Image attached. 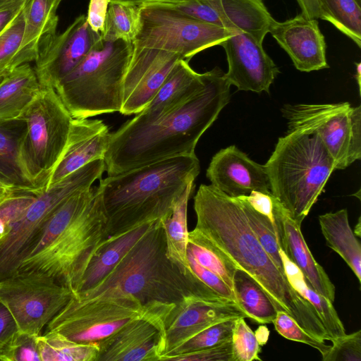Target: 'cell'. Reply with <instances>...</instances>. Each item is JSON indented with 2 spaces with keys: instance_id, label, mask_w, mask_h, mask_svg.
I'll return each mask as SVG.
<instances>
[{
  "instance_id": "30bf717a",
  "label": "cell",
  "mask_w": 361,
  "mask_h": 361,
  "mask_svg": "<svg viewBox=\"0 0 361 361\" xmlns=\"http://www.w3.org/2000/svg\"><path fill=\"white\" fill-rule=\"evenodd\" d=\"M288 132L317 135L335 162L344 169L361 158V106L348 102L286 104L281 109Z\"/></svg>"
},
{
  "instance_id": "4fadbf2b",
  "label": "cell",
  "mask_w": 361,
  "mask_h": 361,
  "mask_svg": "<svg viewBox=\"0 0 361 361\" xmlns=\"http://www.w3.org/2000/svg\"><path fill=\"white\" fill-rule=\"evenodd\" d=\"M80 189L79 179L69 175L36 195L0 240V280L16 274L19 264L40 238L55 210Z\"/></svg>"
},
{
  "instance_id": "ac0fdd59",
  "label": "cell",
  "mask_w": 361,
  "mask_h": 361,
  "mask_svg": "<svg viewBox=\"0 0 361 361\" xmlns=\"http://www.w3.org/2000/svg\"><path fill=\"white\" fill-rule=\"evenodd\" d=\"M219 45L226 51L228 69L225 75L231 85L238 90L269 93L279 69L262 44L236 30Z\"/></svg>"
},
{
  "instance_id": "e0dca14e",
  "label": "cell",
  "mask_w": 361,
  "mask_h": 361,
  "mask_svg": "<svg viewBox=\"0 0 361 361\" xmlns=\"http://www.w3.org/2000/svg\"><path fill=\"white\" fill-rule=\"evenodd\" d=\"M97 344V361H161L164 322L153 315L134 319Z\"/></svg>"
},
{
  "instance_id": "f35d334b",
  "label": "cell",
  "mask_w": 361,
  "mask_h": 361,
  "mask_svg": "<svg viewBox=\"0 0 361 361\" xmlns=\"http://www.w3.org/2000/svg\"><path fill=\"white\" fill-rule=\"evenodd\" d=\"M27 1L0 33V72L8 71L16 67V58L22 42Z\"/></svg>"
},
{
  "instance_id": "db71d44e",
  "label": "cell",
  "mask_w": 361,
  "mask_h": 361,
  "mask_svg": "<svg viewBox=\"0 0 361 361\" xmlns=\"http://www.w3.org/2000/svg\"><path fill=\"white\" fill-rule=\"evenodd\" d=\"M12 191L13 190L0 186V204Z\"/></svg>"
},
{
  "instance_id": "94428289",
  "label": "cell",
  "mask_w": 361,
  "mask_h": 361,
  "mask_svg": "<svg viewBox=\"0 0 361 361\" xmlns=\"http://www.w3.org/2000/svg\"><path fill=\"white\" fill-rule=\"evenodd\" d=\"M358 4L361 5V0H355Z\"/></svg>"
},
{
  "instance_id": "7402d4cb",
  "label": "cell",
  "mask_w": 361,
  "mask_h": 361,
  "mask_svg": "<svg viewBox=\"0 0 361 361\" xmlns=\"http://www.w3.org/2000/svg\"><path fill=\"white\" fill-rule=\"evenodd\" d=\"M274 222L281 249L300 270L312 288L334 302L336 293L334 283L324 268L313 257L300 226L291 219L276 198Z\"/></svg>"
},
{
  "instance_id": "7dc6e473",
  "label": "cell",
  "mask_w": 361,
  "mask_h": 361,
  "mask_svg": "<svg viewBox=\"0 0 361 361\" xmlns=\"http://www.w3.org/2000/svg\"><path fill=\"white\" fill-rule=\"evenodd\" d=\"M14 361H41L35 337L20 332L15 345Z\"/></svg>"
},
{
  "instance_id": "f546056e",
  "label": "cell",
  "mask_w": 361,
  "mask_h": 361,
  "mask_svg": "<svg viewBox=\"0 0 361 361\" xmlns=\"http://www.w3.org/2000/svg\"><path fill=\"white\" fill-rule=\"evenodd\" d=\"M195 187V182L189 183L176 202L171 214L160 220L165 235L167 255L186 274L193 273L187 257L189 233L187 211Z\"/></svg>"
},
{
  "instance_id": "9f6ffc18",
  "label": "cell",
  "mask_w": 361,
  "mask_h": 361,
  "mask_svg": "<svg viewBox=\"0 0 361 361\" xmlns=\"http://www.w3.org/2000/svg\"><path fill=\"white\" fill-rule=\"evenodd\" d=\"M6 232H7V227L4 224V222L0 219V240L6 233Z\"/></svg>"
},
{
  "instance_id": "d590c367",
  "label": "cell",
  "mask_w": 361,
  "mask_h": 361,
  "mask_svg": "<svg viewBox=\"0 0 361 361\" xmlns=\"http://www.w3.org/2000/svg\"><path fill=\"white\" fill-rule=\"evenodd\" d=\"M140 6L110 2L102 38L133 43L140 27Z\"/></svg>"
},
{
  "instance_id": "d6986e66",
  "label": "cell",
  "mask_w": 361,
  "mask_h": 361,
  "mask_svg": "<svg viewBox=\"0 0 361 361\" xmlns=\"http://www.w3.org/2000/svg\"><path fill=\"white\" fill-rule=\"evenodd\" d=\"M206 176L211 185L231 197L247 196L252 191L271 192L265 166L250 159L235 145L214 154Z\"/></svg>"
},
{
  "instance_id": "bcb514c9",
  "label": "cell",
  "mask_w": 361,
  "mask_h": 361,
  "mask_svg": "<svg viewBox=\"0 0 361 361\" xmlns=\"http://www.w3.org/2000/svg\"><path fill=\"white\" fill-rule=\"evenodd\" d=\"M109 0H90L87 22L91 30L98 35L102 36Z\"/></svg>"
},
{
  "instance_id": "6f0895ef",
  "label": "cell",
  "mask_w": 361,
  "mask_h": 361,
  "mask_svg": "<svg viewBox=\"0 0 361 361\" xmlns=\"http://www.w3.org/2000/svg\"><path fill=\"white\" fill-rule=\"evenodd\" d=\"M18 1L22 0H0V7Z\"/></svg>"
},
{
  "instance_id": "681fc988",
  "label": "cell",
  "mask_w": 361,
  "mask_h": 361,
  "mask_svg": "<svg viewBox=\"0 0 361 361\" xmlns=\"http://www.w3.org/2000/svg\"><path fill=\"white\" fill-rule=\"evenodd\" d=\"M26 1H18L0 7V33L22 9Z\"/></svg>"
},
{
  "instance_id": "6125c7cd",
  "label": "cell",
  "mask_w": 361,
  "mask_h": 361,
  "mask_svg": "<svg viewBox=\"0 0 361 361\" xmlns=\"http://www.w3.org/2000/svg\"><path fill=\"white\" fill-rule=\"evenodd\" d=\"M0 186L6 188L1 181H0Z\"/></svg>"
},
{
  "instance_id": "7c38bea8",
  "label": "cell",
  "mask_w": 361,
  "mask_h": 361,
  "mask_svg": "<svg viewBox=\"0 0 361 361\" xmlns=\"http://www.w3.org/2000/svg\"><path fill=\"white\" fill-rule=\"evenodd\" d=\"M73 298L43 332L56 331L78 343H97L134 319L153 315L164 320L133 297L87 302Z\"/></svg>"
},
{
  "instance_id": "8fae6325",
  "label": "cell",
  "mask_w": 361,
  "mask_h": 361,
  "mask_svg": "<svg viewBox=\"0 0 361 361\" xmlns=\"http://www.w3.org/2000/svg\"><path fill=\"white\" fill-rule=\"evenodd\" d=\"M73 297L68 288L39 272H17L0 280V303L19 331L34 337L43 333Z\"/></svg>"
},
{
  "instance_id": "816d5d0a",
  "label": "cell",
  "mask_w": 361,
  "mask_h": 361,
  "mask_svg": "<svg viewBox=\"0 0 361 361\" xmlns=\"http://www.w3.org/2000/svg\"><path fill=\"white\" fill-rule=\"evenodd\" d=\"M188 0H109L110 2L130 4L135 6H142L149 4H180Z\"/></svg>"
},
{
  "instance_id": "44dd1931",
  "label": "cell",
  "mask_w": 361,
  "mask_h": 361,
  "mask_svg": "<svg viewBox=\"0 0 361 361\" xmlns=\"http://www.w3.org/2000/svg\"><path fill=\"white\" fill-rule=\"evenodd\" d=\"M110 135L108 126L102 120L73 118L65 149L47 188L88 163L104 159Z\"/></svg>"
},
{
  "instance_id": "f6af8a7d",
  "label": "cell",
  "mask_w": 361,
  "mask_h": 361,
  "mask_svg": "<svg viewBox=\"0 0 361 361\" xmlns=\"http://www.w3.org/2000/svg\"><path fill=\"white\" fill-rule=\"evenodd\" d=\"M187 257L192 272L204 284L221 297L237 303L233 290L219 276L197 264L188 252Z\"/></svg>"
},
{
  "instance_id": "4316f807",
  "label": "cell",
  "mask_w": 361,
  "mask_h": 361,
  "mask_svg": "<svg viewBox=\"0 0 361 361\" xmlns=\"http://www.w3.org/2000/svg\"><path fill=\"white\" fill-rule=\"evenodd\" d=\"M42 87L29 63L8 71L0 83V118L21 117Z\"/></svg>"
},
{
  "instance_id": "f5cc1de1",
  "label": "cell",
  "mask_w": 361,
  "mask_h": 361,
  "mask_svg": "<svg viewBox=\"0 0 361 361\" xmlns=\"http://www.w3.org/2000/svg\"><path fill=\"white\" fill-rule=\"evenodd\" d=\"M269 331L264 326H260L255 332V335L260 345H264L269 338Z\"/></svg>"
},
{
  "instance_id": "c3c4849f",
  "label": "cell",
  "mask_w": 361,
  "mask_h": 361,
  "mask_svg": "<svg viewBox=\"0 0 361 361\" xmlns=\"http://www.w3.org/2000/svg\"><path fill=\"white\" fill-rule=\"evenodd\" d=\"M245 197L255 209L267 216L274 222V204L276 197L271 192L266 193L259 191H252L249 195L245 196Z\"/></svg>"
},
{
  "instance_id": "6da1fadb",
  "label": "cell",
  "mask_w": 361,
  "mask_h": 361,
  "mask_svg": "<svg viewBox=\"0 0 361 361\" xmlns=\"http://www.w3.org/2000/svg\"><path fill=\"white\" fill-rule=\"evenodd\" d=\"M190 97L150 121L134 117L111 133L105 171L114 176L133 168L180 155L195 154L197 143L229 102L231 84L215 67Z\"/></svg>"
},
{
  "instance_id": "b9f144b4",
  "label": "cell",
  "mask_w": 361,
  "mask_h": 361,
  "mask_svg": "<svg viewBox=\"0 0 361 361\" xmlns=\"http://www.w3.org/2000/svg\"><path fill=\"white\" fill-rule=\"evenodd\" d=\"M323 361H361V331L332 339Z\"/></svg>"
},
{
  "instance_id": "d4e9b609",
  "label": "cell",
  "mask_w": 361,
  "mask_h": 361,
  "mask_svg": "<svg viewBox=\"0 0 361 361\" xmlns=\"http://www.w3.org/2000/svg\"><path fill=\"white\" fill-rule=\"evenodd\" d=\"M63 0H27L22 42L16 58V66L35 61L40 44L56 34L57 9Z\"/></svg>"
},
{
  "instance_id": "603a6c76",
  "label": "cell",
  "mask_w": 361,
  "mask_h": 361,
  "mask_svg": "<svg viewBox=\"0 0 361 361\" xmlns=\"http://www.w3.org/2000/svg\"><path fill=\"white\" fill-rule=\"evenodd\" d=\"M27 131L23 117L0 118V181L8 188L38 195L24 167L21 148Z\"/></svg>"
},
{
  "instance_id": "8d00e7d4",
  "label": "cell",
  "mask_w": 361,
  "mask_h": 361,
  "mask_svg": "<svg viewBox=\"0 0 361 361\" xmlns=\"http://www.w3.org/2000/svg\"><path fill=\"white\" fill-rule=\"evenodd\" d=\"M238 198L247 216V222L257 238L280 271L286 274L280 253L281 247L275 222L255 209L245 196Z\"/></svg>"
},
{
  "instance_id": "60d3db41",
  "label": "cell",
  "mask_w": 361,
  "mask_h": 361,
  "mask_svg": "<svg viewBox=\"0 0 361 361\" xmlns=\"http://www.w3.org/2000/svg\"><path fill=\"white\" fill-rule=\"evenodd\" d=\"M272 323L275 330L283 337L307 344L317 349L322 355L330 348L331 345L308 334L285 311L278 310Z\"/></svg>"
},
{
  "instance_id": "3957f363",
  "label": "cell",
  "mask_w": 361,
  "mask_h": 361,
  "mask_svg": "<svg viewBox=\"0 0 361 361\" xmlns=\"http://www.w3.org/2000/svg\"><path fill=\"white\" fill-rule=\"evenodd\" d=\"M190 295L230 300L194 273L185 274L169 258L164 230L157 220L100 283L73 298L87 302L133 297L165 322L176 305Z\"/></svg>"
},
{
  "instance_id": "ffe728a7",
  "label": "cell",
  "mask_w": 361,
  "mask_h": 361,
  "mask_svg": "<svg viewBox=\"0 0 361 361\" xmlns=\"http://www.w3.org/2000/svg\"><path fill=\"white\" fill-rule=\"evenodd\" d=\"M269 32L298 71L310 72L329 68L326 44L317 19L308 18L301 13L283 22L273 18Z\"/></svg>"
},
{
  "instance_id": "277c9868",
  "label": "cell",
  "mask_w": 361,
  "mask_h": 361,
  "mask_svg": "<svg viewBox=\"0 0 361 361\" xmlns=\"http://www.w3.org/2000/svg\"><path fill=\"white\" fill-rule=\"evenodd\" d=\"M106 221L97 186L71 195L53 213L17 272L43 274L76 297L86 269L107 239Z\"/></svg>"
},
{
  "instance_id": "ee69618b",
  "label": "cell",
  "mask_w": 361,
  "mask_h": 361,
  "mask_svg": "<svg viewBox=\"0 0 361 361\" xmlns=\"http://www.w3.org/2000/svg\"><path fill=\"white\" fill-rule=\"evenodd\" d=\"M233 361L231 338L216 345L169 357L166 361Z\"/></svg>"
},
{
  "instance_id": "91938a15",
  "label": "cell",
  "mask_w": 361,
  "mask_h": 361,
  "mask_svg": "<svg viewBox=\"0 0 361 361\" xmlns=\"http://www.w3.org/2000/svg\"><path fill=\"white\" fill-rule=\"evenodd\" d=\"M7 71L0 72V83L3 80L4 75Z\"/></svg>"
},
{
  "instance_id": "4dcf8cb0",
  "label": "cell",
  "mask_w": 361,
  "mask_h": 361,
  "mask_svg": "<svg viewBox=\"0 0 361 361\" xmlns=\"http://www.w3.org/2000/svg\"><path fill=\"white\" fill-rule=\"evenodd\" d=\"M237 304L248 318L259 324L272 323L277 309L262 286L244 270L237 268L233 279Z\"/></svg>"
},
{
  "instance_id": "7a4b0ae2",
  "label": "cell",
  "mask_w": 361,
  "mask_h": 361,
  "mask_svg": "<svg viewBox=\"0 0 361 361\" xmlns=\"http://www.w3.org/2000/svg\"><path fill=\"white\" fill-rule=\"evenodd\" d=\"M195 228L264 288L277 310L286 312L308 334L330 341L314 306L290 283L251 229L240 200L202 184L194 197Z\"/></svg>"
},
{
  "instance_id": "e575fe53",
  "label": "cell",
  "mask_w": 361,
  "mask_h": 361,
  "mask_svg": "<svg viewBox=\"0 0 361 361\" xmlns=\"http://www.w3.org/2000/svg\"><path fill=\"white\" fill-rule=\"evenodd\" d=\"M319 18L327 20L361 47V5L355 0H317Z\"/></svg>"
},
{
  "instance_id": "cb8c5ba5",
  "label": "cell",
  "mask_w": 361,
  "mask_h": 361,
  "mask_svg": "<svg viewBox=\"0 0 361 361\" xmlns=\"http://www.w3.org/2000/svg\"><path fill=\"white\" fill-rule=\"evenodd\" d=\"M204 85V73L195 72L188 61L180 59L171 69L155 96L134 118L150 121L182 103Z\"/></svg>"
},
{
  "instance_id": "f907efd6",
  "label": "cell",
  "mask_w": 361,
  "mask_h": 361,
  "mask_svg": "<svg viewBox=\"0 0 361 361\" xmlns=\"http://www.w3.org/2000/svg\"><path fill=\"white\" fill-rule=\"evenodd\" d=\"M301 13L308 18H319V6L317 0H296Z\"/></svg>"
},
{
  "instance_id": "2e32d148",
  "label": "cell",
  "mask_w": 361,
  "mask_h": 361,
  "mask_svg": "<svg viewBox=\"0 0 361 361\" xmlns=\"http://www.w3.org/2000/svg\"><path fill=\"white\" fill-rule=\"evenodd\" d=\"M240 317L248 318V315L233 301L188 295L176 305L165 320V347L162 355L213 324Z\"/></svg>"
},
{
  "instance_id": "836d02e7",
  "label": "cell",
  "mask_w": 361,
  "mask_h": 361,
  "mask_svg": "<svg viewBox=\"0 0 361 361\" xmlns=\"http://www.w3.org/2000/svg\"><path fill=\"white\" fill-rule=\"evenodd\" d=\"M187 252L197 264L216 274L233 290L237 266L224 252L195 228L188 233Z\"/></svg>"
},
{
  "instance_id": "7bdbcfd3",
  "label": "cell",
  "mask_w": 361,
  "mask_h": 361,
  "mask_svg": "<svg viewBox=\"0 0 361 361\" xmlns=\"http://www.w3.org/2000/svg\"><path fill=\"white\" fill-rule=\"evenodd\" d=\"M18 327L8 309L0 303V361H14Z\"/></svg>"
},
{
  "instance_id": "1f68e13d",
  "label": "cell",
  "mask_w": 361,
  "mask_h": 361,
  "mask_svg": "<svg viewBox=\"0 0 361 361\" xmlns=\"http://www.w3.org/2000/svg\"><path fill=\"white\" fill-rule=\"evenodd\" d=\"M285 274L293 287L315 308L324 328L332 339L344 336L345 330L334 305L325 296L316 291L300 270L288 259L281 249Z\"/></svg>"
},
{
  "instance_id": "5bb4252c",
  "label": "cell",
  "mask_w": 361,
  "mask_h": 361,
  "mask_svg": "<svg viewBox=\"0 0 361 361\" xmlns=\"http://www.w3.org/2000/svg\"><path fill=\"white\" fill-rule=\"evenodd\" d=\"M102 37L80 15L61 33L44 39L39 45L35 71L42 87L54 88L91 52Z\"/></svg>"
},
{
  "instance_id": "52a82bcc",
  "label": "cell",
  "mask_w": 361,
  "mask_h": 361,
  "mask_svg": "<svg viewBox=\"0 0 361 361\" xmlns=\"http://www.w3.org/2000/svg\"><path fill=\"white\" fill-rule=\"evenodd\" d=\"M133 44L102 37L55 90L73 118L120 112Z\"/></svg>"
},
{
  "instance_id": "d6a6232c",
  "label": "cell",
  "mask_w": 361,
  "mask_h": 361,
  "mask_svg": "<svg viewBox=\"0 0 361 361\" xmlns=\"http://www.w3.org/2000/svg\"><path fill=\"white\" fill-rule=\"evenodd\" d=\"M41 361H97V343H78L56 331L36 336Z\"/></svg>"
},
{
  "instance_id": "9a60e30c",
  "label": "cell",
  "mask_w": 361,
  "mask_h": 361,
  "mask_svg": "<svg viewBox=\"0 0 361 361\" xmlns=\"http://www.w3.org/2000/svg\"><path fill=\"white\" fill-rule=\"evenodd\" d=\"M180 59H183L175 53L133 45L124 78L120 113L131 115L141 112Z\"/></svg>"
},
{
  "instance_id": "9c48e42d",
  "label": "cell",
  "mask_w": 361,
  "mask_h": 361,
  "mask_svg": "<svg viewBox=\"0 0 361 361\" xmlns=\"http://www.w3.org/2000/svg\"><path fill=\"white\" fill-rule=\"evenodd\" d=\"M140 20L134 46L175 53L188 61L236 31L194 19L168 4L141 6Z\"/></svg>"
},
{
  "instance_id": "f1b7e54d",
  "label": "cell",
  "mask_w": 361,
  "mask_h": 361,
  "mask_svg": "<svg viewBox=\"0 0 361 361\" xmlns=\"http://www.w3.org/2000/svg\"><path fill=\"white\" fill-rule=\"evenodd\" d=\"M228 30L242 31L262 44L273 17L262 0H219Z\"/></svg>"
},
{
  "instance_id": "11a10c76",
  "label": "cell",
  "mask_w": 361,
  "mask_h": 361,
  "mask_svg": "<svg viewBox=\"0 0 361 361\" xmlns=\"http://www.w3.org/2000/svg\"><path fill=\"white\" fill-rule=\"evenodd\" d=\"M355 79L357 81L359 91L360 92V87H361V84H360V82H361V63H356Z\"/></svg>"
},
{
  "instance_id": "83f0119b",
  "label": "cell",
  "mask_w": 361,
  "mask_h": 361,
  "mask_svg": "<svg viewBox=\"0 0 361 361\" xmlns=\"http://www.w3.org/2000/svg\"><path fill=\"white\" fill-rule=\"evenodd\" d=\"M326 245L338 253L361 283V245L352 231L346 209L319 216Z\"/></svg>"
},
{
  "instance_id": "ab89813d",
  "label": "cell",
  "mask_w": 361,
  "mask_h": 361,
  "mask_svg": "<svg viewBox=\"0 0 361 361\" xmlns=\"http://www.w3.org/2000/svg\"><path fill=\"white\" fill-rule=\"evenodd\" d=\"M231 341L233 361H262L260 345L244 317L235 320Z\"/></svg>"
},
{
  "instance_id": "5b68a950",
  "label": "cell",
  "mask_w": 361,
  "mask_h": 361,
  "mask_svg": "<svg viewBox=\"0 0 361 361\" xmlns=\"http://www.w3.org/2000/svg\"><path fill=\"white\" fill-rule=\"evenodd\" d=\"M200 172L195 154L180 155L100 178L107 238L169 216Z\"/></svg>"
},
{
  "instance_id": "484cf974",
  "label": "cell",
  "mask_w": 361,
  "mask_h": 361,
  "mask_svg": "<svg viewBox=\"0 0 361 361\" xmlns=\"http://www.w3.org/2000/svg\"><path fill=\"white\" fill-rule=\"evenodd\" d=\"M155 222L156 221L146 223L119 235L108 238L86 269L77 296L100 283L150 230Z\"/></svg>"
},
{
  "instance_id": "680465c9",
  "label": "cell",
  "mask_w": 361,
  "mask_h": 361,
  "mask_svg": "<svg viewBox=\"0 0 361 361\" xmlns=\"http://www.w3.org/2000/svg\"><path fill=\"white\" fill-rule=\"evenodd\" d=\"M356 228H357V230H355V233H357V235L358 236L360 235V219L359 218V221H358V223H357V225L356 226Z\"/></svg>"
},
{
  "instance_id": "74e56055",
  "label": "cell",
  "mask_w": 361,
  "mask_h": 361,
  "mask_svg": "<svg viewBox=\"0 0 361 361\" xmlns=\"http://www.w3.org/2000/svg\"><path fill=\"white\" fill-rule=\"evenodd\" d=\"M237 319H228L206 328L162 355L161 361H166L175 355L208 348L231 339Z\"/></svg>"
},
{
  "instance_id": "ba28073f",
  "label": "cell",
  "mask_w": 361,
  "mask_h": 361,
  "mask_svg": "<svg viewBox=\"0 0 361 361\" xmlns=\"http://www.w3.org/2000/svg\"><path fill=\"white\" fill-rule=\"evenodd\" d=\"M22 117L27 123L21 148L22 160L29 178L40 193L47 189L65 149L73 117L55 89L44 87Z\"/></svg>"
},
{
  "instance_id": "8992f818",
  "label": "cell",
  "mask_w": 361,
  "mask_h": 361,
  "mask_svg": "<svg viewBox=\"0 0 361 361\" xmlns=\"http://www.w3.org/2000/svg\"><path fill=\"white\" fill-rule=\"evenodd\" d=\"M264 166L271 194L300 226L336 170L319 137L297 131L279 138Z\"/></svg>"
}]
</instances>
